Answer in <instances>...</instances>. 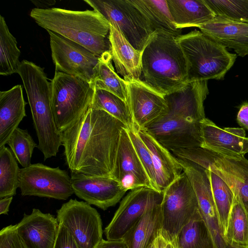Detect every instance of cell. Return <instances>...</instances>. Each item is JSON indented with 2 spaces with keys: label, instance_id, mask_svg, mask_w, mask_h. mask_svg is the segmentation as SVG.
Returning a JSON list of instances; mask_svg holds the SVG:
<instances>
[{
  "label": "cell",
  "instance_id": "cell-28",
  "mask_svg": "<svg viewBox=\"0 0 248 248\" xmlns=\"http://www.w3.org/2000/svg\"><path fill=\"white\" fill-rule=\"evenodd\" d=\"M176 247L217 248L211 232L199 209L179 232Z\"/></svg>",
  "mask_w": 248,
  "mask_h": 248
},
{
  "label": "cell",
  "instance_id": "cell-39",
  "mask_svg": "<svg viewBox=\"0 0 248 248\" xmlns=\"http://www.w3.org/2000/svg\"><path fill=\"white\" fill-rule=\"evenodd\" d=\"M53 248H80L67 228L59 223V230Z\"/></svg>",
  "mask_w": 248,
  "mask_h": 248
},
{
  "label": "cell",
  "instance_id": "cell-8",
  "mask_svg": "<svg viewBox=\"0 0 248 248\" xmlns=\"http://www.w3.org/2000/svg\"><path fill=\"white\" fill-rule=\"evenodd\" d=\"M162 193L160 234L176 247L179 232L199 209L198 200L190 181L184 171Z\"/></svg>",
  "mask_w": 248,
  "mask_h": 248
},
{
  "label": "cell",
  "instance_id": "cell-34",
  "mask_svg": "<svg viewBox=\"0 0 248 248\" xmlns=\"http://www.w3.org/2000/svg\"><path fill=\"white\" fill-rule=\"evenodd\" d=\"M20 169L11 149L5 146L0 149V198L16 194Z\"/></svg>",
  "mask_w": 248,
  "mask_h": 248
},
{
  "label": "cell",
  "instance_id": "cell-45",
  "mask_svg": "<svg viewBox=\"0 0 248 248\" xmlns=\"http://www.w3.org/2000/svg\"><path fill=\"white\" fill-rule=\"evenodd\" d=\"M226 248H236L232 247V246H230L227 245V246H226Z\"/></svg>",
  "mask_w": 248,
  "mask_h": 248
},
{
  "label": "cell",
  "instance_id": "cell-7",
  "mask_svg": "<svg viewBox=\"0 0 248 248\" xmlns=\"http://www.w3.org/2000/svg\"><path fill=\"white\" fill-rule=\"evenodd\" d=\"M51 82V109L56 128L62 133L92 107L93 84L78 77L55 72Z\"/></svg>",
  "mask_w": 248,
  "mask_h": 248
},
{
  "label": "cell",
  "instance_id": "cell-11",
  "mask_svg": "<svg viewBox=\"0 0 248 248\" xmlns=\"http://www.w3.org/2000/svg\"><path fill=\"white\" fill-rule=\"evenodd\" d=\"M56 218L80 248H96L103 239L100 216L86 202L70 199L57 210Z\"/></svg>",
  "mask_w": 248,
  "mask_h": 248
},
{
  "label": "cell",
  "instance_id": "cell-38",
  "mask_svg": "<svg viewBox=\"0 0 248 248\" xmlns=\"http://www.w3.org/2000/svg\"><path fill=\"white\" fill-rule=\"evenodd\" d=\"M0 248H27L16 230V225H10L0 231Z\"/></svg>",
  "mask_w": 248,
  "mask_h": 248
},
{
  "label": "cell",
  "instance_id": "cell-10",
  "mask_svg": "<svg viewBox=\"0 0 248 248\" xmlns=\"http://www.w3.org/2000/svg\"><path fill=\"white\" fill-rule=\"evenodd\" d=\"M19 188L21 195L66 200L74 194L71 176L59 167L38 163L20 169Z\"/></svg>",
  "mask_w": 248,
  "mask_h": 248
},
{
  "label": "cell",
  "instance_id": "cell-18",
  "mask_svg": "<svg viewBox=\"0 0 248 248\" xmlns=\"http://www.w3.org/2000/svg\"><path fill=\"white\" fill-rule=\"evenodd\" d=\"M111 178L119 182L127 191L143 186L153 189L126 127L121 131Z\"/></svg>",
  "mask_w": 248,
  "mask_h": 248
},
{
  "label": "cell",
  "instance_id": "cell-44",
  "mask_svg": "<svg viewBox=\"0 0 248 248\" xmlns=\"http://www.w3.org/2000/svg\"><path fill=\"white\" fill-rule=\"evenodd\" d=\"M147 248H159L158 236L150 244Z\"/></svg>",
  "mask_w": 248,
  "mask_h": 248
},
{
  "label": "cell",
  "instance_id": "cell-4",
  "mask_svg": "<svg viewBox=\"0 0 248 248\" xmlns=\"http://www.w3.org/2000/svg\"><path fill=\"white\" fill-rule=\"evenodd\" d=\"M30 16L46 31L78 43L98 57L110 51V24L97 11L35 8Z\"/></svg>",
  "mask_w": 248,
  "mask_h": 248
},
{
  "label": "cell",
  "instance_id": "cell-13",
  "mask_svg": "<svg viewBox=\"0 0 248 248\" xmlns=\"http://www.w3.org/2000/svg\"><path fill=\"white\" fill-rule=\"evenodd\" d=\"M163 194L148 187L131 190L123 199L104 232L107 240L122 239L148 206Z\"/></svg>",
  "mask_w": 248,
  "mask_h": 248
},
{
  "label": "cell",
  "instance_id": "cell-23",
  "mask_svg": "<svg viewBox=\"0 0 248 248\" xmlns=\"http://www.w3.org/2000/svg\"><path fill=\"white\" fill-rule=\"evenodd\" d=\"M108 39L117 73L125 81L140 79L141 52L134 48L120 30L110 24Z\"/></svg>",
  "mask_w": 248,
  "mask_h": 248
},
{
  "label": "cell",
  "instance_id": "cell-9",
  "mask_svg": "<svg viewBox=\"0 0 248 248\" xmlns=\"http://www.w3.org/2000/svg\"><path fill=\"white\" fill-rule=\"evenodd\" d=\"M101 13L109 24L117 27L132 46L142 52L155 31L129 0H84Z\"/></svg>",
  "mask_w": 248,
  "mask_h": 248
},
{
  "label": "cell",
  "instance_id": "cell-33",
  "mask_svg": "<svg viewBox=\"0 0 248 248\" xmlns=\"http://www.w3.org/2000/svg\"><path fill=\"white\" fill-rule=\"evenodd\" d=\"M92 108L108 112L121 122L127 129L134 126L127 102L112 93L94 89Z\"/></svg>",
  "mask_w": 248,
  "mask_h": 248
},
{
  "label": "cell",
  "instance_id": "cell-5",
  "mask_svg": "<svg viewBox=\"0 0 248 248\" xmlns=\"http://www.w3.org/2000/svg\"><path fill=\"white\" fill-rule=\"evenodd\" d=\"M44 68L32 62H21L17 73L26 91L37 136L38 149L44 160L56 156L62 145L61 133L58 131L51 109V82Z\"/></svg>",
  "mask_w": 248,
  "mask_h": 248
},
{
  "label": "cell",
  "instance_id": "cell-24",
  "mask_svg": "<svg viewBox=\"0 0 248 248\" xmlns=\"http://www.w3.org/2000/svg\"><path fill=\"white\" fill-rule=\"evenodd\" d=\"M21 85L0 92V149L5 146L23 119L26 116Z\"/></svg>",
  "mask_w": 248,
  "mask_h": 248
},
{
  "label": "cell",
  "instance_id": "cell-37",
  "mask_svg": "<svg viewBox=\"0 0 248 248\" xmlns=\"http://www.w3.org/2000/svg\"><path fill=\"white\" fill-rule=\"evenodd\" d=\"M131 141L138 157L146 172L153 189L158 191L155 182V172L150 151L140 137L137 129L134 127L127 129Z\"/></svg>",
  "mask_w": 248,
  "mask_h": 248
},
{
  "label": "cell",
  "instance_id": "cell-17",
  "mask_svg": "<svg viewBox=\"0 0 248 248\" xmlns=\"http://www.w3.org/2000/svg\"><path fill=\"white\" fill-rule=\"evenodd\" d=\"M196 194L201 213L208 226L217 248L227 245L220 235L217 214L207 169L198 164L178 158Z\"/></svg>",
  "mask_w": 248,
  "mask_h": 248
},
{
  "label": "cell",
  "instance_id": "cell-19",
  "mask_svg": "<svg viewBox=\"0 0 248 248\" xmlns=\"http://www.w3.org/2000/svg\"><path fill=\"white\" fill-rule=\"evenodd\" d=\"M16 225L17 232L27 248H53L59 223L49 213L34 208L30 215L24 214Z\"/></svg>",
  "mask_w": 248,
  "mask_h": 248
},
{
  "label": "cell",
  "instance_id": "cell-14",
  "mask_svg": "<svg viewBox=\"0 0 248 248\" xmlns=\"http://www.w3.org/2000/svg\"><path fill=\"white\" fill-rule=\"evenodd\" d=\"M127 103L134 127L145 129L167 110L164 95L147 85L141 80L126 81Z\"/></svg>",
  "mask_w": 248,
  "mask_h": 248
},
{
  "label": "cell",
  "instance_id": "cell-25",
  "mask_svg": "<svg viewBox=\"0 0 248 248\" xmlns=\"http://www.w3.org/2000/svg\"><path fill=\"white\" fill-rule=\"evenodd\" d=\"M162 195L152 203L123 238L128 248H147L160 234Z\"/></svg>",
  "mask_w": 248,
  "mask_h": 248
},
{
  "label": "cell",
  "instance_id": "cell-29",
  "mask_svg": "<svg viewBox=\"0 0 248 248\" xmlns=\"http://www.w3.org/2000/svg\"><path fill=\"white\" fill-rule=\"evenodd\" d=\"M141 13L155 31L162 30L177 36L182 30L176 27L170 15L167 0H129Z\"/></svg>",
  "mask_w": 248,
  "mask_h": 248
},
{
  "label": "cell",
  "instance_id": "cell-36",
  "mask_svg": "<svg viewBox=\"0 0 248 248\" xmlns=\"http://www.w3.org/2000/svg\"><path fill=\"white\" fill-rule=\"evenodd\" d=\"M17 162L23 168L29 167L35 147V142L27 129L17 127L7 142Z\"/></svg>",
  "mask_w": 248,
  "mask_h": 248
},
{
  "label": "cell",
  "instance_id": "cell-22",
  "mask_svg": "<svg viewBox=\"0 0 248 248\" xmlns=\"http://www.w3.org/2000/svg\"><path fill=\"white\" fill-rule=\"evenodd\" d=\"M138 133L152 155L158 191L162 192L183 172V167L171 153L143 129Z\"/></svg>",
  "mask_w": 248,
  "mask_h": 248
},
{
  "label": "cell",
  "instance_id": "cell-35",
  "mask_svg": "<svg viewBox=\"0 0 248 248\" xmlns=\"http://www.w3.org/2000/svg\"><path fill=\"white\" fill-rule=\"evenodd\" d=\"M216 16L248 24V0H204Z\"/></svg>",
  "mask_w": 248,
  "mask_h": 248
},
{
  "label": "cell",
  "instance_id": "cell-41",
  "mask_svg": "<svg viewBox=\"0 0 248 248\" xmlns=\"http://www.w3.org/2000/svg\"><path fill=\"white\" fill-rule=\"evenodd\" d=\"M96 248H128L123 239L105 240L103 239Z\"/></svg>",
  "mask_w": 248,
  "mask_h": 248
},
{
  "label": "cell",
  "instance_id": "cell-1",
  "mask_svg": "<svg viewBox=\"0 0 248 248\" xmlns=\"http://www.w3.org/2000/svg\"><path fill=\"white\" fill-rule=\"evenodd\" d=\"M124 127L105 111L90 108L61 133L63 155L71 172L111 177Z\"/></svg>",
  "mask_w": 248,
  "mask_h": 248
},
{
  "label": "cell",
  "instance_id": "cell-40",
  "mask_svg": "<svg viewBox=\"0 0 248 248\" xmlns=\"http://www.w3.org/2000/svg\"><path fill=\"white\" fill-rule=\"evenodd\" d=\"M237 122L241 128L248 130V103L241 106L237 115Z\"/></svg>",
  "mask_w": 248,
  "mask_h": 248
},
{
  "label": "cell",
  "instance_id": "cell-26",
  "mask_svg": "<svg viewBox=\"0 0 248 248\" xmlns=\"http://www.w3.org/2000/svg\"><path fill=\"white\" fill-rule=\"evenodd\" d=\"M212 154L209 151H204L195 163L207 169L215 204L219 231L224 241L233 200V194L227 184L210 168L209 163Z\"/></svg>",
  "mask_w": 248,
  "mask_h": 248
},
{
  "label": "cell",
  "instance_id": "cell-32",
  "mask_svg": "<svg viewBox=\"0 0 248 248\" xmlns=\"http://www.w3.org/2000/svg\"><path fill=\"white\" fill-rule=\"evenodd\" d=\"M20 50L16 38L11 33L3 16L0 15V75L17 72L20 62Z\"/></svg>",
  "mask_w": 248,
  "mask_h": 248
},
{
  "label": "cell",
  "instance_id": "cell-43",
  "mask_svg": "<svg viewBox=\"0 0 248 248\" xmlns=\"http://www.w3.org/2000/svg\"><path fill=\"white\" fill-rule=\"evenodd\" d=\"M159 248H177L171 243L166 240L160 234L158 236Z\"/></svg>",
  "mask_w": 248,
  "mask_h": 248
},
{
  "label": "cell",
  "instance_id": "cell-31",
  "mask_svg": "<svg viewBox=\"0 0 248 248\" xmlns=\"http://www.w3.org/2000/svg\"><path fill=\"white\" fill-rule=\"evenodd\" d=\"M224 241L236 248H248V212L233 195Z\"/></svg>",
  "mask_w": 248,
  "mask_h": 248
},
{
  "label": "cell",
  "instance_id": "cell-12",
  "mask_svg": "<svg viewBox=\"0 0 248 248\" xmlns=\"http://www.w3.org/2000/svg\"><path fill=\"white\" fill-rule=\"evenodd\" d=\"M47 31L55 72L77 77L93 84L99 57L78 43Z\"/></svg>",
  "mask_w": 248,
  "mask_h": 248
},
{
  "label": "cell",
  "instance_id": "cell-6",
  "mask_svg": "<svg viewBox=\"0 0 248 248\" xmlns=\"http://www.w3.org/2000/svg\"><path fill=\"white\" fill-rule=\"evenodd\" d=\"M185 57L188 82L222 80L233 66L237 55L201 31L194 30L177 37Z\"/></svg>",
  "mask_w": 248,
  "mask_h": 248
},
{
  "label": "cell",
  "instance_id": "cell-27",
  "mask_svg": "<svg viewBox=\"0 0 248 248\" xmlns=\"http://www.w3.org/2000/svg\"><path fill=\"white\" fill-rule=\"evenodd\" d=\"M173 22L178 29L197 27L215 15L204 0H167Z\"/></svg>",
  "mask_w": 248,
  "mask_h": 248
},
{
  "label": "cell",
  "instance_id": "cell-20",
  "mask_svg": "<svg viewBox=\"0 0 248 248\" xmlns=\"http://www.w3.org/2000/svg\"><path fill=\"white\" fill-rule=\"evenodd\" d=\"M201 31L241 57L248 55V24L216 16L197 27Z\"/></svg>",
  "mask_w": 248,
  "mask_h": 248
},
{
  "label": "cell",
  "instance_id": "cell-15",
  "mask_svg": "<svg viewBox=\"0 0 248 248\" xmlns=\"http://www.w3.org/2000/svg\"><path fill=\"white\" fill-rule=\"evenodd\" d=\"M201 147L220 156L238 159L248 153V137L240 127L221 128L207 118L201 121Z\"/></svg>",
  "mask_w": 248,
  "mask_h": 248
},
{
  "label": "cell",
  "instance_id": "cell-3",
  "mask_svg": "<svg viewBox=\"0 0 248 248\" xmlns=\"http://www.w3.org/2000/svg\"><path fill=\"white\" fill-rule=\"evenodd\" d=\"M177 37L156 30L141 52L140 80L163 95L188 83L186 62Z\"/></svg>",
  "mask_w": 248,
  "mask_h": 248
},
{
  "label": "cell",
  "instance_id": "cell-16",
  "mask_svg": "<svg viewBox=\"0 0 248 248\" xmlns=\"http://www.w3.org/2000/svg\"><path fill=\"white\" fill-rule=\"evenodd\" d=\"M71 179L77 197L104 210L116 204L127 191L111 177L71 172Z\"/></svg>",
  "mask_w": 248,
  "mask_h": 248
},
{
  "label": "cell",
  "instance_id": "cell-21",
  "mask_svg": "<svg viewBox=\"0 0 248 248\" xmlns=\"http://www.w3.org/2000/svg\"><path fill=\"white\" fill-rule=\"evenodd\" d=\"M210 159V168L227 184L248 212V159L227 158L215 153Z\"/></svg>",
  "mask_w": 248,
  "mask_h": 248
},
{
  "label": "cell",
  "instance_id": "cell-30",
  "mask_svg": "<svg viewBox=\"0 0 248 248\" xmlns=\"http://www.w3.org/2000/svg\"><path fill=\"white\" fill-rule=\"evenodd\" d=\"M112 61L110 51L99 57L93 85L94 89L109 92L127 102L126 82L115 71Z\"/></svg>",
  "mask_w": 248,
  "mask_h": 248
},
{
  "label": "cell",
  "instance_id": "cell-42",
  "mask_svg": "<svg viewBox=\"0 0 248 248\" xmlns=\"http://www.w3.org/2000/svg\"><path fill=\"white\" fill-rule=\"evenodd\" d=\"M13 197H6L0 199V214L7 215Z\"/></svg>",
  "mask_w": 248,
  "mask_h": 248
},
{
  "label": "cell",
  "instance_id": "cell-2",
  "mask_svg": "<svg viewBox=\"0 0 248 248\" xmlns=\"http://www.w3.org/2000/svg\"><path fill=\"white\" fill-rule=\"evenodd\" d=\"M208 80L187 83L164 95L167 110L144 130L169 151L200 147Z\"/></svg>",
  "mask_w": 248,
  "mask_h": 248
}]
</instances>
